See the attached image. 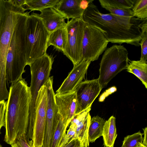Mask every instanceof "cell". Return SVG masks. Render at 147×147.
Masks as SVG:
<instances>
[{
	"label": "cell",
	"mask_w": 147,
	"mask_h": 147,
	"mask_svg": "<svg viewBox=\"0 0 147 147\" xmlns=\"http://www.w3.org/2000/svg\"><path fill=\"white\" fill-rule=\"evenodd\" d=\"M86 24L82 19H71L66 23L67 44L63 53L71 61L74 66L82 60V42Z\"/></svg>",
	"instance_id": "ba28073f"
},
{
	"label": "cell",
	"mask_w": 147,
	"mask_h": 147,
	"mask_svg": "<svg viewBox=\"0 0 147 147\" xmlns=\"http://www.w3.org/2000/svg\"><path fill=\"white\" fill-rule=\"evenodd\" d=\"M67 33L66 26L49 34L48 45H52L57 50L63 53L67 44Z\"/></svg>",
	"instance_id": "e0dca14e"
},
{
	"label": "cell",
	"mask_w": 147,
	"mask_h": 147,
	"mask_svg": "<svg viewBox=\"0 0 147 147\" xmlns=\"http://www.w3.org/2000/svg\"><path fill=\"white\" fill-rule=\"evenodd\" d=\"M94 1V0H81V7L85 10L87 8L89 4L90 3L93 2Z\"/></svg>",
	"instance_id": "d6a6232c"
},
{
	"label": "cell",
	"mask_w": 147,
	"mask_h": 147,
	"mask_svg": "<svg viewBox=\"0 0 147 147\" xmlns=\"http://www.w3.org/2000/svg\"><path fill=\"white\" fill-rule=\"evenodd\" d=\"M136 0H99L102 7H107L122 9H131Z\"/></svg>",
	"instance_id": "7402d4cb"
},
{
	"label": "cell",
	"mask_w": 147,
	"mask_h": 147,
	"mask_svg": "<svg viewBox=\"0 0 147 147\" xmlns=\"http://www.w3.org/2000/svg\"><path fill=\"white\" fill-rule=\"evenodd\" d=\"M30 99L29 87L22 78L11 84L5 112L4 140L11 145L18 138L26 135Z\"/></svg>",
	"instance_id": "7a4b0ae2"
},
{
	"label": "cell",
	"mask_w": 147,
	"mask_h": 147,
	"mask_svg": "<svg viewBox=\"0 0 147 147\" xmlns=\"http://www.w3.org/2000/svg\"><path fill=\"white\" fill-rule=\"evenodd\" d=\"M76 129L69 127L65 136L63 138L59 147H64L69 140L74 136L75 133Z\"/></svg>",
	"instance_id": "f546056e"
},
{
	"label": "cell",
	"mask_w": 147,
	"mask_h": 147,
	"mask_svg": "<svg viewBox=\"0 0 147 147\" xmlns=\"http://www.w3.org/2000/svg\"><path fill=\"white\" fill-rule=\"evenodd\" d=\"M6 103L5 100L0 101V134L1 128L5 126Z\"/></svg>",
	"instance_id": "83f0119b"
},
{
	"label": "cell",
	"mask_w": 147,
	"mask_h": 147,
	"mask_svg": "<svg viewBox=\"0 0 147 147\" xmlns=\"http://www.w3.org/2000/svg\"><path fill=\"white\" fill-rule=\"evenodd\" d=\"M82 19L86 24L100 30L109 42L140 46V26L143 19L102 13L92 2L84 10Z\"/></svg>",
	"instance_id": "6da1fadb"
},
{
	"label": "cell",
	"mask_w": 147,
	"mask_h": 147,
	"mask_svg": "<svg viewBox=\"0 0 147 147\" xmlns=\"http://www.w3.org/2000/svg\"><path fill=\"white\" fill-rule=\"evenodd\" d=\"M103 8L109 11L110 13L118 16L133 17V13L131 9H122L105 7Z\"/></svg>",
	"instance_id": "484cf974"
},
{
	"label": "cell",
	"mask_w": 147,
	"mask_h": 147,
	"mask_svg": "<svg viewBox=\"0 0 147 147\" xmlns=\"http://www.w3.org/2000/svg\"><path fill=\"white\" fill-rule=\"evenodd\" d=\"M143 134L140 131L125 137L122 146L136 147L139 143H142Z\"/></svg>",
	"instance_id": "d4e9b609"
},
{
	"label": "cell",
	"mask_w": 147,
	"mask_h": 147,
	"mask_svg": "<svg viewBox=\"0 0 147 147\" xmlns=\"http://www.w3.org/2000/svg\"><path fill=\"white\" fill-rule=\"evenodd\" d=\"M59 0H25V5L26 10L39 11L51 7H55L59 2Z\"/></svg>",
	"instance_id": "44dd1931"
},
{
	"label": "cell",
	"mask_w": 147,
	"mask_h": 147,
	"mask_svg": "<svg viewBox=\"0 0 147 147\" xmlns=\"http://www.w3.org/2000/svg\"><path fill=\"white\" fill-rule=\"evenodd\" d=\"M53 61V56L47 53L36 59L30 66L31 81L27 131L29 134L32 132L35 120L39 91L50 77Z\"/></svg>",
	"instance_id": "5b68a950"
},
{
	"label": "cell",
	"mask_w": 147,
	"mask_h": 147,
	"mask_svg": "<svg viewBox=\"0 0 147 147\" xmlns=\"http://www.w3.org/2000/svg\"><path fill=\"white\" fill-rule=\"evenodd\" d=\"M11 146V147H30L26 135L17 138Z\"/></svg>",
	"instance_id": "f1b7e54d"
},
{
	"label": "cell",
	"mask_w": 147,
	"mask_h": 147,
	"mask_svg": "<svg viewBox=\"0 0 147 147\" xmlns=\"http://www.w3.org/2000/svg\"><path fill=\"white\" fill-rule=\"evenodd\" d=\"M26 10L10 0H0V88H5L6 56L20 14Z\"/></svg>",
	"instance_id": "277c9868"
},
{
	"label": "cell",
	"mask_w": 147,
	"mask_h": 147,
	"mask_svg": "<svg viewBox=\"0 0 147 147\" xmlns=\"http://www.w3.org/2000/svg\"><path fill=\"white\" fill-rule=\"evenodd\" d=\"M64 147H84L77 139L71 138Z\"/></svg>",
	"instance_id": "4dcf8cb0"
},
{
	"label": "cell",
	"mask_w": 147,
	"mask_h": 147,
	"mask_svg": "<svg viewBox=\"0 0 147 147\" xmlns=\"http://www.w3.org/2000/svg\"><path fill=\"white\" fill-rule=\"evenodd\" d=\"M81 0H59L55 7L57 11L68 21L82 19L84 11L81 7Z\"/></svg>",
	"instance_id": "2e32d148"
},
{
	"label": "cell",
	"mask_w": 147,
	"mask_h": 147,
	"mask_svg": "<svg viewBox=\"0 0 147 147\" xmlns=\"http://www.w3.org/2000/svg\"><path fill=\"white\" fill-rule=\"evenodd\" d=\"M121 147H122V146H121Z\"/></svg>",
	"instance_id": "74e56055"
},
{
	"label": "cell",
	"mask_w": 147,
	"mask_h": 147,
	"mask_svg": "<svg viewBox=\"0 0 147 147\" xmlns=\"http://www.w3.org/2000/svg\"><path fill=\"white\" fill-rule=\"evenodd\" d=\"M55 98L59 113L62 120L69 125L75 115L77 101L75 90L55 95Z\"/></svg>",
	"instance_id": "7c38bea8"
},
{
	"label": "cell",
	"mask_w": 147,
	"mask_h": 147,
	"mask_svg": "<svg viewBox=\"0 0 147 147\" xmlns=\"http://www.w3.org/2000/svg\"><path fill=\"white\" fill-rule=\"evenodd\" d=\"M140 45L141 48V53L140 60L147 63V32H142Z\"/></svg>",
	"instance_id": "4316f807"
},
{
	"label": "cell",
	"mask_w": 147,
	"mask_h": 147,
	"mask_svg": "<svg viewBox=\"0 0 147 147\" xmlns=\"http://www.w3.org/2000/svg\"><path fill=\"white\" fill-rule=\"evenodd\" d=\"M69 125L65 123L61 117L53 136L51 147H59Z\"/></svg>",
	"instance_id": "603a6c76"
},
{
	"label": "cell",
	"mask_w": 147,
	"mask_h": 147,
	"mask_svg": "<svg viewBox=\"0 0 147 147\" xmlns=\"http://www.w3.org/2000/svg\"><path fill=\"white\" fill-rule=\"evenodd\" d=\"M106 121L96 116L91 118L88 130V139L89 143L95 142L102 136L103 127Z\"/></svg>",
	"instance_id": "ffe728a7"
},
{
	"label": "cell",
	"mask_w": 147,
	"mask_h": 147,
	"mask_svg": "<svg viewBox=\"0 0 147 147\" xmlns=\"http://www.w3.org/2000/svg\"><path fill=\"white\" fill-rule=\"evenodd\" d=\"M47 92L46 84L39 91L35 120L30 140L33 147L42 146L46 118Z\"/></svg>",
	"instance_id": "30bf717a"
},
{
	"label": "cell",
	"mask_w": 147,
	"mask_h": 147,
	"mask_svg": "<svg viewBox=\"0 0 147 147\" xmlns=\"http://www.w3.org/2000/svg\"><path fill=\"white\" fill-rule=\"evenodd\" d=\"M39 16L49 34L66 26L65 18L56 9L55 7L47 8L40 11Z\"/></svg>",
	"instance_id": "9a60e30c"
},
{
	"label": "cell",
	"mask_w": 147,
	"mask_h": 147,
	"mask_svg": "<svg viewBox=\"0 0 147 147\" xmlns=\"http://www.w3.org/2000/svg\"><path fill=\"white\" fill-rule=\"evenodd\" d=\"M91 107L76 115L71 121L69 126L76 129L75 133L71 138L78 139L84 147H88V130L91 119L90 111Z\"/></svg>",
	"instance_id": "5bb4252c"
},
{
	"label": "cell",
	"mask_w": 147,
	"mask_h": 147,
	"mask_svg": "<svg viewBox=\"0 0 147 147\" xmlns=\"http://www.w3.org/2000/svg\"><path fill=\"white\" fill-rule=\"evenodd\" d=\"M91 63L88 60H82L74 66L67 77L56 92V94H62L75 90L84 78Z\"/></svg>",
	"instance_id": "4fadbf2b"
},
{
	"label": "cell",
	"mask_w": 147,
	"mask_h": 147,
	"mask_svg": "<svg viewBox=\"0 0 147 147\" xmlns=\"http://www.w3.org/2000/svg\"><path fill=\"white\" fill-rule=\"evenodd\" d=\"M102 89L98 78L82 82L75 90L77 101L75 115L91 107Z\"/></svg>",
	"instance_id": "8fae6325"
},
{
	"label": "cell",
	"mask_w": 147,
	"mask_h": 147,
	"mask_svg": "<svg viewBox=\"0 0 147 147\" xmlns=\"http://www.w3.org/2000/svg\"><path fill=\"white\" fill-rule=\"evenodd\" d=\"M136 147H147L144 145L142 143H139Z\"/></svg>",
	"instance_id": "d590c367"
},
{
	"label": "cell",
	"mask_w": 147,
	"mask_h": 147,
	"mask_svg": "<svg viewBox=\"0 0 147 147\" xmlns=\"http://www.w3.org/2000/svg\"><path fill=\"white\" fill-rule=\"evenodd\" d=\"M144 132V137H143V140L142 144L147 147V127H146L145 128H143Z\"/></svg>",
	"instance_id": "836d02e7"
},
{
	"label": "cell",
	"mask_w": 147,
	"mask_h": 147,
	"mask_svg": "<svg viewBox=\"0 0 147 147\" xmlns=\"http://www.w3.org/2000/svg\"><path fill=\"white\" fill-rule=\"evenodd\" d=\"M29 144H30V147H33L32 142L31 140H27ZM36 147H42V146H38Z\"/></svg>",
	"instance_id": "e575fe53"
},
{
	"label": "cell",
	"mask_w": 147,
	"mask_h": 147,
	"mask_svg": "<svg viewBox=\"0 0 147 147\" xmlns=\"http://www.w3.org/2000/svg\"><path fill=\"white\" fill-rule=\"evenodd\" d=\"M128 54L126 48L121 45H114L105 50L100 64L98 78L102 89L119 73L127 69Z\"/></svg>",
	"instance_id": "52a82bcc"
},
{
	"label": "cell",
	"mask_w": 147,
	"mask_h": 147,
	"mask_svg": "<svg viewBox=\"0 0 147 147\" xmlns=\"http://www.w3.org/2000/svg\"><path fill=\"white\" fill-rule=\"evenodd\" d=\"M147 63L140 60H129L127 71L138 78L147 88Z\"/></svg>",
	"instance_id": "d6986e66"
},
{
	"label": "cell",
	"mask_w": 147,
	"mask_h": 147,
	"mask_svg": "<svg viewBox=\"0 0 147 147\" xmlns=\"http://www.w3.org/2000/svg\"><path fill=\"white\" fill-rule=\"evenodd\" d=\"M109 42L100 30L86 24L82 42V60L91 62L97 60L106 49Z\"/></svg>",
	"instance_id": "9c48e42d"
},
{
	"label": "cell",
	"mask_w": 147,
	"mask_h": 147,
	"mask_svg": "<svg viewBox=\"0 0 147 147\" xmlns=\"http://www.w3.org/2000/svg\"><path fill=\"white\" fill-rule=\"evenodd\" d=\"M30 12L21 13L15 27L6 56V82L8 85L22 78L26 64V35Z\"/></svg>",
	"instance_id": "3957f363"
},
{
	"label": "cell",
	"mask_w": 147,
	"mask_h": 147,
	"mask_svg": "<svg viewBox=\"0 0 147 147\" xmlns=\"http://www.w3.org/2000/svg\"><path fill=\"white\" fill-rule=\"evenodd\" d=\"M131 9L134 17L140 19L147 18V0H136Z\"/></svg>",
	"instance_id": "cb8c5ba5"
},
{
	"label": "cell",
	"mask_w": 147,
	"mask_h": 147,
	"mask_svg": "<svg viewBox=\"0 0 147 147\" xmlns=\"http://www.w3.org/2000/svg\"><path fill=\"white\" fill-rule=\"evenodd\" d=\"M14 5L19 7H23L25 5V0H10Z\"/></svg>",
	"instance_id": "1f68e13d"
},
{
	"label": "cell",
	"mask_w": 147,
	"mask_h": 147,
	"mask_svg": "<svg viewBox=\"0 0 147 147\" xmlns=\"http://www.w3.org/2000/svg\"><path fill=\"white\" fill-rule=\"evenodd\" d=\"M49 33L39 14L33 12L28 16L26 24V45L27 65L47 54Z\"/></svg>",
	"instance_id": "8992f818"
},
{
	"label": "cell",
	"mask_w": 147,
	"mask_h": 147,
	"mask_svg": "<svg viewBox=\"0 0 147 147\" xmlns=\"http://www.w3.org/2000/svg\"><path fill=\"white\" fill-rule=\"evenodd\" d=\"M0 147H2L1 145L0 144Z\"/></svg>",
	"instance_id": "8d00e7d4"
},
{
	"label": "cell",
	"mask_w": 147,
	"mask_h": 147,
	"mask_svg": "<svg viewBox=\"0 0 147 147\" xmlns=\"http://www.w3.org/2000/svg\"><path fill=\"white\" fill-rule=\"evenodd\" d=\"M115 120V117L112 116L105 122L102 134L105 147H114L117 135Z\"/></svg>",
	"instance_id": "ac0fdd59"
}]
</instances>
